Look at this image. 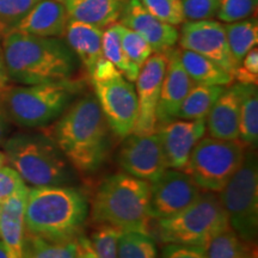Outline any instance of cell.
<instances>
[{"mask_svg": "<svg viewBox=\"0 0 258 258\" xmlns=\"http://www.w3.org/2000/svg\"><path fill=\"white\" fill-rule=\"evenodd\" d=\"M5 69L10 82L21 85L71 79L77 56L59 37H42L8 30L0 36Z\"/></svg>", "mask_w": 258, "mask_h": 258, "instance_id": "6da1fadb", "label": "cell"}, {"mask_svg": "<svg viewBox=\"0 0 258 258\" xmlns=\"http://www.w3.org/2000/svg\"><path fill=\"white\" fill-rule=\"evenodd\" d=\"M109 131L95 93H86L71 103L47 134L74 170L93 172L108 154Z\"/></svg>", "mask_w": 258, "mask_h": 258, "instance_id": "7a4b0ae2", "label": "cell"}, {"mask_svg": "<svg viewBox=\"0 0 258 258\" xmlns=\"http://www.w3.org/2000/svg\"><path fill=\"white\" fill-rule=\"evenodd\" d=\"M89 214L85 195L69 185L29 186L25 230L49 241L76 239Z\"/></svg>", "mask_w": 258, "mask_h": 258, "instance_id": "3957f363", "label": "cell"}, {"mask_svg": "<svg viewBox=\"0 0 258 258\" xmlns=\"http://www.w3.org/2000/svg\"><path fill=\"white\" fill-rule=\"evenodd\" d=\"M8 165L31 186L67 185L73 167L46 133H16L3 145Z\"/></svg>", "mask_w": 258, "mask_h": 258, "instance_id": "277c9868", "label": "cell"}, {"mask_svg": "<svg viewBox=\"0 0 258 258\" xmlns=\"http://www.w3.org/2000/svg\"><path fill=\"white\" fill-rule=\"evenodd\" d=\"M92 218L99 225L148 233L150 182L125 172L108 177L96 191Z\"/></svg>", "mask_w": 258, "mask_h": 258, "instance_id": "5b68a950", "label": "cell"}, {"mask_svg": "<svg viewBox=\"0 0 258 258\" xmlns=\"http://www.w3.org/2000/svg\"><path fill=\"white\" fill-rule=\"evenodd\" d=\"M80 91V80L10 86L2 93L3 102L12 123L27 129L43 128L55 122Z\"/></svg>", "mask_w": 258, "mask_h": 258, "instance_id": "8992f818", "label": "cell"}, {"mask_svg": "<svg viewBox=\"0 0 258 258\" xmlns=\"http://www.w3.org/2000/svg\"><path fill=\"white\" fill-rule=\"evenodd\" d=\"M89 77L109 128L123 139L133 133L139 108L132 82L105 57L97 62Z\"/></svg>", "mask_w": 258, "mask_h": 258, "instance_id": "52a82bcc", "label": "cell"}, {"mask_svg": "<svg viewBox=\"0 0 258 258\" xmlns=\"http://www.w3.org/2000/svg\"><path fill=\"white\" fill-rule=\"evenodd\" d=\"M228 219L219 196L202 192L192 205L172 217L158 220V233L167 244L202 246L215 233L228 226Z\"/></svg>", "mask_w": 258, "mask_h": 258, "instance_id": "ba28073f", "label": "cell"}, {"mask_svg": "<svg viewBox=\"0 0 258 258\" xmlns=\"http://www.w3.org/2000/svg\"><path fill=\"white\" fill-rule=\"evenodd\" d=\"M219 192L228 224L241 239L253 244L258 231V166L253 150L245 151L240 167Z\"/></svg>", "mask_w": 258, "mask_h": 258, "instance_id": "9c48e42d", "label": "cell"}, {"mask_svg": "<svg viewBox=\"0 0 258 258\" xmlns=\"http://www.w3.org/2000/svg\"><path fill=\"white\" fill-rule=\"evenodd\" d=\"M245 156V145L239 139L222 140L202 138L194 147L183 171L203 191L219 192L239 169Z\"/></svg>", "mask_w": 258, "mask_h": 258, "instance_id": "30bf717a", "label": "cell"}, {"mask_svg": "<svg viewBox=\"0 0 258 258\" xmlns=\"http://www.w3.org/2000/svg\"><path fill=\"white\" fill-rule=\"evenodd\" d=\"M202 192L188 173L169 167L150 183L151 219L172 217L192 205Z\"/></svg>", "mask_w": 258, "mask_h": 258, "instance_id": "8fae6325", "label": "cell"}, {"mask_svg": "<svg viewBox=\"0 0 258 258\" xmlns=\"http://www.w3.org/2000/svg\"><path fill=\"white\" fill-rule=\"evenodd\" d=\"M117 163L125 173L150 183L169 169L158 132L127 135L118 151Z\"/></svg>", "mask_w": 258, "mask_h": 258, "instance_id": "7c38bea8", "label": "cell"}, {"mask_svg": "<svg viewBox=\"0 0 258 258\" xmlns=\"http://www.w3.org/2000/svg\"><path fill=\"white\" fill-rule=\"evenodd\" d=\"M180 49H186L212 60L234 76L237 64L231 55L225 25L218 21H186L180 29ZM234 79V78H233Z\"/></svg>", "mask_w": 258, "mask_h": 258, "instance_id": "4fadbf2b", "label": "cell"}, {"mask_svg": "<svg viewBox=\"0 0 258 258\" xmlns=\"http://www.w3.org/2000/svg\"><path fill=\"white\" fill-rule=\"evenodd\" d=\"M167 59V51L152 54L141 67L135 80L139 112L134 134H153L157 132V106Z\"/></svg>", "mask_w": 258, "mask_h": 258, "instance_id": "5bb4252c", "label": "cell"}, {"mask_svg": "<svg viewBox=\"0 0 258 258\" xmlns=\"http://www.w3.org/2000/svg\"><path fill=\"white\" fill-rule=\"evenodd\" d=\"M120 23L140 35L152 48L153 53H165L175 48L179 31L177 27L164 23L147 11L140 0H124Z\"/></svg>", "mask_w": 258, "mask_h": 258, "instance_id": "9a60e30c", "label": "cell"}, {"mask_svg": "<svg viewBox=\"0 0 258 258\" xmlns=\"http://www.w3.org/2000/svg\"><path fill=\"white\" fill-rule=\"evenodd\" d=\"M206 131V118L173 120L158 128L167 167L184 169L194 147L205 137Z\"/></svg>", "mask_w": 258, "mask_h": 258, "instance_id": "2e32d148", "label": "cell"}, {"mask_svg": "<svg viewBox=\"0 0 258 258\" xmlns=\"http://www.w3.org/2000/svg\"><path fill=\"white\" fill-rule=\"evenodd\" d=\"M179 50L176 48L167 50L169 59L157 106V131L161 125L176 120L183 101L196 85L183 67Z\"/></svg>", "mask_w": 258, "mask_h": 258, "instance_id": "e0dca14e", "label": "cell"}, {"mask_svg": "<svg viewBox=\"0 0 258 258\" xmlns=\"http://www.w3.org/2000/svg\"><path fill=\"white\" fill-rule=\"evenodd\" d=\"M243 84L238 83L224 90L206 118L212 138L237 140L239 138V116Z\"/></svg>", "mask_w": 258, "mask_h": 258, "instance_id": "ac0fdd59", "label": "cell"}, {"mask_svg": "<svg viewBox=\"0 0 258 258\" xmlns=\"http://www.w3.org/2000/svg\"><path fill=\"white\" fill-rule=\"evenodd\" d=\"M67 23L62 0H40L12 29L42 37H62Z\"/></svg>", "mask_w": 258, "mask_h": 258, "instance_id": "d6986e66", "label": "cell"}, {"mask_svg": "<svg viewBox=\"0 0 258 258\" xmlns=\"http://www.w3.org/2000/svg\"><path fill=\"white\" fill-rule=\"evenodd\" d=\"M29 188L12 196L2 205L0 240L5 244L14 258H24L25 203Z\"/></svg>", "mask_w": 258, "mask_h": 258, "instance_id": "ffe728a7", "label": "cell"}, {"mask_svg": "<svg viewBox=\"0 0 258 258\" xmlns=\"http://www.w3.org/2000/svg\"><path fill=\"white\" fill-rule=\"evenodd\" d=\"M64 36L66 43L80 60L90 76L97 62L104 57L102 49L103 30L82 22L69 21Z\"/></svg>", "mask_w": 258, "mask_h": 258, "instance_id": "44dd1931", "label": "cell"}, {"mask_svg": "<svg viewBox=\"0 0 258 258\" xmlns=\"http://www.w3.org/2000/svg\"><path fill=\"white\" fill-rule=\"evenodd\" d=\"M69 21L105 29L120 18L124 0H62Z\"/></svg>", "mask_w": 258, "mask_h": 258, "instance_id": "7402d4cb", "label": "cell"}, {"mask_svg": "<svg viewBox=\"0 0 258 258\" xmlns=\"http://www.w3.org/2000/svg\"><path fill=\"white\" fill-rule=\"evenodd\" d=\"M179 55L185 72L196 85L228 86L234 82L231 73L207 57L186 49H180Z\"/></svg>", "mask_w": 258, "mask_h": 258, "instance_id": "603a6c76", "label": "cell"}, {"mask_svg": "<svg viewBox=\"0 0 258 258\" xmlns=\"http://www.w3.org/2000/svg\"><path fill=\"white\" fill-rule=\"evenodd\" d=\"M206 258H249L254 256L252 244L246 243L230 225L215 233L203 245Z\"/></svg>", "mask_w": 258, "mask_h": 258, "instance_id": "cb8c5ba5", "label": "cell"}, {"mask_svg": "<svg viewBox=\"0 0 258 258\" xmlns=\"http://www.w3.org/2000/svg\"><path fill=\"white\" fill-rule=\"evenodd\" d=\"M226 86L195 85L183 101L176 120H202L207 118L209 111Z\"/></svg>", "mask_w": 258, "mask_h": 258, "instance_id": "d4e9b609", "label": "cell"}, {"mask_svg": "<svg viewBox=\"0 0 258 258\" xmlns=\"http://www.w3.org/2000/svg\"><path fill=\"white\" fill-rule=\"evenodd\" d=\"M228 48L234 62L239 66L244 56L257 46L258 24L256 18L227 23L225 25ZM238 69V67H237Z\"/></svg>", "mask_w": 258, "mask_h": 258, "instance_id": "484cf974", "label": "cell"}, {"mask_svg": "<svg viewBox=\"0 0 258 258\" xmlns=\"http://www.w3.org/2000/svg\"><path fill=\"white\" fill-rule=\"evenodd\" d=\"M102 49L103 56L106 60L110 61L116 69L123 74L125 79H128L129 82H135L137 80L139 73H140V69L128 59L123 48H122L120 23L118 22L109 25L103 31Z\"/></svg>", "mask_w": 258, "mask_h": 258, "instance_id": "4316f807", "label": "cell"}, {"mask_svg": "<svg viewBox=\"0 0 258 258\" xmlns=\"http://www.w3.org/2000/svg\"><path fill=\"white\" fill-rule=\"evenodd\" d=\"M238 139L251 147L258 141V92L257 85L252 84H243Z\"/></svg>", "mask_w": 258, "mask_h": 258, "instance_id": "83f0119b", "label": "cell"}, {"mask_svg": "<svg viewBox=\"0 0 258 258\" xmlns=\"http://www.w3.org/2000/svg\"><path fill=\"white\" fill-rule=\"evenodd\" d=\"M77 238L66 241H49L36 235H25L24 258H76Z\"/></svg>", "mask_w": 258, "mask_h": 258, "instance_id": "f1b7e54d", "label": "cell"}, {"mask_svg": "<svg viewBox=\"0 0 258 258\" xmlns=\"http://www.w3.org/2000/svg\"><path fill=\"white\" fill-rule=\"evenodd\" d=\"M117 258H158L156 243L150 233L121 231L117 239Z\"/></svg>", "mask_w": 258, "mask_h": 258, "instance_id": "f546056e", "label": "cell"}, {"mask_svg": "<svg viewBox=\"0 0 258 258\" xmlns=\"http://www.w3.org/2000/svg\"><path fill=\"white\" fill-rule=\"evenodd\" d=\"M121 43L125 55L128 59L134 62L139 69L144 66V63L148 60V57L153 54L152 48L140 35L134 30L129 29L120 23Z\"/></svg>", "mask_w": 258, "mask_h": 258, "instance_id": "4dcf8cb0", "label": "cell"}, {"mask_svg": "<svg viewBox=\"0 0 258 258\" xmlns=\"http://www.w3.org/2000/svg\"><path fill=\"white\" fill-rule=\"evenodd\" d=\"M150 14L173 27L185 22L182 0H140Z\"/></svg>", "mask_w": 258, "mask_h": 258, "instance_id": "1f68e13d", "label": "cell"}, {"mask_svg": "<svg viewBox=\"0 0 258 258\" xmlns=\"http://www.w3.org/2000/svg\"><path fill=\"white\" fill-rule=\"evenodd\" d=\"M40 0H0V36L11 30Z\"/></svg>", "mask_w": 258, "mask_h": 258, "instance_id": "d6a6232c", "label": "cell"}, {"mask_svg": "<svg viewBox=\"0 0 258 258\" xmlns=\"http://www.w3.org/2000/svg\"><path fill=\"white\" fill-rule=\"evenodd\" d=\"M121 230L110 225H99L92 233L91 243L97 258H117V239Z\"/></svg>", "mask_w": 258, "mask_h": 258, "instance_id": "836d02e7", "label": "cell"}, {"mask_svg": "<svg viewBox=\"0 0 258 258\" xmlns=\"http://www.w3.org/2000/svg\"><path fill=\"white\" fill-rule=\"evenodd\" d=\"M258 0H222L217 18L224 23L244 21L256 14Z\"/></svg>", "mask_w": 258, "mask_h": 258, "instance_id": "e575fe53", "label": "cell"}, {"mask_svg": "<svg viewBox=\"0 0 258 258\" xmlns=\"http://www.w3.org/2000/svg\"><path fill=\"white\" fill-rule=\"evenodd\" d=\"M222 0H182L185 21H208L217 17Z\"/></svg>", "mask_w": 258, "mask_h": 258, "instance_id": "d590c367", "label": "cell"}, {"mask_svg": "<svg viewBox=\"0 0 258 258\" xmlns=\"http://www.w3.org/2000/svg\"><path fill=\"white\" fill-rule=\"evenodd\" d=\"M29 186L11 166L0 167V205H3L12 196L28 189Z\"/></svg>", "mask_w": 258, "mask_h": 258, "instance_id": "8d00e7d4", "label": "cell"}, {"mask_svg": "<svg viewBox=\"0 0 258 258\" xmlns=\"http://www.w3.org/2000/svg\"><path fill=\"white\" fill-rule=\"evenodd\" d=\"M234 80H238L240 84H252L257 85L258 80V49L252 48L246 55L244 56L241 63L235 70L233 76Z\"/></svg>", "mask_w": 258, "mask_h": 258, "instance_id": "74e56055", "label": "cell"}, {"mask_svg": "<svg viewBox=\"0 0 258 258\" xmlns=\"http://www.w3.org/2000/svg\"><path fill=\"white\" fill-rule=\"evenodd\" d=\"M161 258H206L202 246L183 244H167L164 246Z\"/></svg>", "mask_w": 258, "mask_h": 258, "instance_id": "f35d334b", "label": "cell"}, {"mask_svg": "<svg viewBox=\"0 0 258 258\" xmlns=\"http://www.w3.org/2000/svg\"><path fill=\"white\" fill-rule=\"evenodd\" d=\"M11 124L12 122L10 120L8 111H6L4 102H3L2 93H0V147L5 144L11 133Z\"/></svg>", "mask_w": 258, "mask_h": 258, "instance_id": "ab89813d", "label": "cell"}, {"mask_svg": "<svg viewBox=\"0 0 258 258\" xmlns=\"http://www.w3.org/2000/svg\"><path fill=\"white\" fill-rule=\"evenodd\" d=\"M76 258H97L91 240L85 235L79 234L77 237V252Z\"/></svg>", "mask_w": 258, "mask_h": 258, "instance_id": "60d3db41", "label": "cell"}, {"mask_svg": "<svg viewBox=\"0 0 258 258\" xmlns=\"http://www.w3.org/2000/svg\"><path fill=\"white\" fill-rule=\"evenodd\" d=\"M10 79L6 72L4 59H3V51H2V38H0V93H3L5 90L10 88Z\"/></svg>", "mask_w": 258, "mask_h": 258, "instance_id": "b9f144b4", "label": "cell"}, {"mask_svg": "<svg viewBox=\"0 0 258 258\" xmlns=\"http://www.w3.org/2000/svg\"><path fill=\"white\" fill-rule=\"evenodd\" d=\"M0 258H14L2 240H0Z\"/></svg>", "mask_w": 258, "mask_h": 258, "instance_id": "7bdbcfd3", "label": "cell"}, {"mask_svg": "<svg viewBox=\"0 0 258 258\" xmlns=\"http://www.w3.org/2000/svg\"><path fill=\"white\" fill-rule=\"evenodd\" d=\"M8 165V161H6V156L4 153V151H0V167Z\"/></svg>", "mask_w": 258, "mask_h": 258, "instance_id": "ee69618b", "label": "cell"}, {"mask_svg": "<svg viewBox=\"0 0 258 258\" xmlns=\"http://www.w3.org/2000/svg\"><path fill=\"white\" fill-rule=\"evenodd\" d=\"M0 215H2V205H0Z\"/></svg>", "mask_w": 258, "mask_h": 258, "instance_id": "f6af8a7d", "label": "cell"}, {"mask_svg": "<svg viewBox=\"0 0 258 258\" xmlns=\"http://www.w3.org/2000/svg\"><path fill=\"white\" fill-rule=\"evenodd\" d=\"M249 258H257V257H256V254H254V256H251V257H249Z\"/></svg>", "mask_w": 258, "mask_h": 258, "instance_id": "bcb514c9", "label": "cell"}]
</instances>
